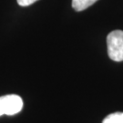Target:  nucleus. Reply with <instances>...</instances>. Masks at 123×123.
<instances>
[{
    "label": "nucleus",
    "mask_w": 123,
    "mask_h": 123,
    "mask_svg": "<svg viewBox=\"0 0 123 123\" xmlns=\"http://www.w3.org/2000/svg\"><path fill=\"white\" fill-rule=\"evenodd\" d=\"M108 54L113 61H123V31L114 30L107 37Z\"/></svg>",
    "instance_id": "nucleus-1"
},
{
    "label": "nucleus",
    "mask_w": 123,
    "mask_h": 123,
    "mask_svg": "<svg viewBox=\"0 0 123 123\" xmlns=\"http://www.w3.org/2000/svg\"><path fill=\"white\" fill-rule=\"evenodd\" d=\"M98 0H72V7L76 11H83L92 6Z\"/></svg>",
    "instance_id": "nucleus-3"
},
{
    "label": "nucleus",
    "mask_w": 123,
    "mask_h": 123,
    "mask_svg": "<svg viewBox=\"0 0 123 123\" xmlns=\"http://www.w3.org/2000/svg\"><path fill=\"white\" fill-rule=\"evenodd\" d=\"M17 1H18V4L21 6H28L38 0H17Z\"/></svg>",
    "instance_id": "nucleus-5"
},
{
    "label": "nucleus",
    "mask_w": 123,
    "mask_h": 123,
    "mask_svg": "<svg viewBox=\"0 0 123 123\" xmlns=\"http://www.w3.org/2000/svg\"><path fill=\"white\" fill-rule=\"evenodd\" d=\"M23 109V100L18 95L11 94L0 97V116L18 114Z\"/></svg>",
    "instance_id": "nucleus-2"
},
{
    "label": "nucleus",
    "mask_w": 123,
    "mask_h": 123,
    "mask_svg": "<svg viewBox=\"0 0 123 123\" xmlns=\"http://www.w3.org/2000/svg\"><path fill=\"white\" fill-rule=\"evenodd\" d=\"M102 123H123V112H114L108 115Z\"/></svg>",
    "instance_id": "nucleus-4"
}]
</instances>
